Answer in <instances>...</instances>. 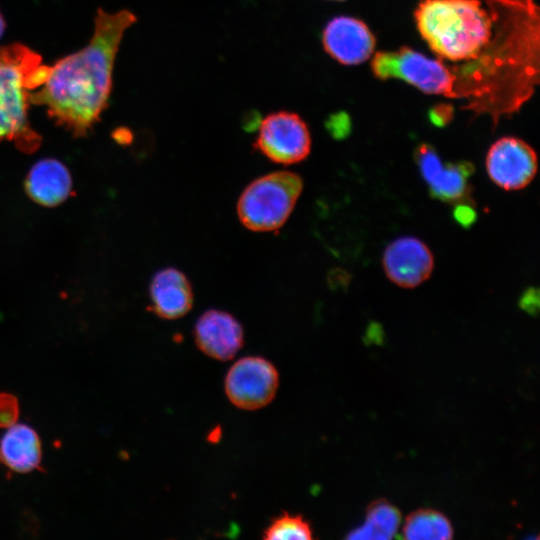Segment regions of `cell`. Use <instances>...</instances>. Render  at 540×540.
I'll use <instances>...</instances> for the list:
<instances>
[{
	"label": "cell",
	"instance_id": "obj_24",
	"mask_svg": "<svg viewBox=\"0 0 540 540\" xmlns=\"http://www.w3.org/2000/svg\"><path fill=\"white\" fill-rule=\"evenodd\" d=\"M329 132L338 139L344 138L350 131V123L347 116L335 115L327 124Z\"/></svg>",
	"mask_w": 540,
	"mask_h": 540
},
{
	"label": "cell",
	"instance_id": "obj_8",
	"mask_svg": "<svg viewBox=\"0 0 540 540\" xmlns=\"http://www.w3.org/2000/svg\"><path fill=\"white\" fill-rule=\"evenodd\" d=\"M279 387V373L269 360L246 356L228 370L224 389L230 402L242 410H258L267 406Z\"/></svg>",
	"mask_w": 540,
	"mask_h": 540
},
{
	"label": "cell",
	"instance_id": "obj_1",
	"mask_svg": "<svg viewBox=\"0 0 540 540\" xmlns=\"http://www.w3.org/2000/svg\"><path fill=\"white\" fill-rule=\"evenodd\" d=\"M494 13L490 42L473 60L449 65L452 99L493 125L516 113L539 82V9L534 0H485Z\"/></svg>",
	"mask_w": 540,
	"mask_h": 540
},
{
	"label": "cell",
	"instance_id": "obj_26",
	"mask_svg": "<svg viewBox=\"0 0 540 540\" xmlns=\"http://www.w3.org/2000/svg\"><path fill=\"white\" fill-rule=\"evenodd\" d=\"M5 27H6L5 20H4L2 14H1V11H0V39H1V37H2V35L4 33V31H5Z\"/></svg>",
	"mask_w": 540,
	"mask_h": 540
},
{
	"label": "cell",
	"instance_id": "obj_16",
	"mask_svg": "<svg viewBox=\"0 0 540 540\" xmlns=\"http://www.w3.org/2000/svg\"><path fill=\"white\" fill-rule=\"evenodd\" d=\"M72 186L68 169L55 159H42L29 171L25 187L38 204L55 206L63 202Z\"/></svg>",
	"mask_w": 540,
	"mask_h": 540
},
{
	"label": "cell",
	"instance_id": "obj_6",
	"mask_svg": "<svg viewBox=\"0 0 540 540\" xmlns=\"http://www.w3.org/2000/svg\"><path fill=\"white\" fill-rule=\"evenodd\" d=\"M373 74L381 79H401L426 94L451 98L452 74L448 64L403 46L396 51H380L371 61Z\"/></svg>",
	"mask_w": 540,
	"mask_h": 540
},
{
	"label": "cell",
	"instance_id": "obj_23",
	"mask_svg": "<svg viewBox=\"0 0 540 540\" xmlns=\"http://www.w3.org/2000/svg\"><path fill=\"white\" fill-rule=\"evenodd\" d=\"M453 107L447 104L435 106L429 113L430 121L438 127H444L449 124L453 116Z\"/></svg>",
	"mask_w": 540,
	"mask_h": 540
},
{
	"label": "cell",
	"instance_id": "obj_14",
	"mask_svg": "<svg viewBox=\"0 0 540 540\" xmlns=\"http://www.w3.org/2000/svg\"><path fill=\"white\" fill-rule=\"evenodd\" d=\"M152 309L159 317L175 320L187 314L193 305V289L187 276L169 267L159 270L150 283Z\"/></svg>",
	"mask_w": 540,
	"mask_h": 540
},
{
	"label": "cell",
	"instance_id": "obj_9",
	"mask_svg": "<svg viewBox=\"0 0 540 540\" xmlns=\"http://www.w3.org/2000/svg\"><path fill=\"white\" fill-rule=\"evenodd\" d=\"M485 166L488 176L498 187L507 191L520 190L528 186L537 173V154L524 140L505 136L491 145Z\"/></svg>",
	"mask_w": 540,
	"mask_h": 540
},
{
	"label": "cell",
	"instance_id": "obj_3",
	"mask_svg": "<svg viewBox=\"0 0 540 540\" xmlns=\"http://www.w3.org/2000/svg\"><path fill=\"white\" fill-rule=\"evenodd\" d=\"M414 17L429 48L447 62L475 59L494 33V13L485 0H422Z\"/></svg>",
	"mask_w": 540,
	"mask_h": 540
},
{
	"label": "cell",
	"instance_id": "obj_11",
	"mask_svg": "<svg viewBox=\"0 0 540 540\" xmlns=\"http://www.w3.org/2000/svg\"><path fill=\"white\" fill-rule=\"evenodd\" d=\"M382 265L391 282L411 289L430 277L434 268V257L423 241L405 236L395 239L385 248Z\"/></svg>",
	"mask_w": 540,
	"mask_h": 540
},
{
	"label": "cell",
	"instance_id": "obj_7",
	"mask_svg": "<svg viewBox=\"0 0 540 540\" xmlns=\"http://www.w3.org/2000/svg\"><path fill=\"white\" fill-rule=\"evenodd\" d=\"M254 147L274 163L295 164L309 155L311 135L297 113L275 111L261 121Z\"/></svg>",
	"mask_w": 540,
	"mask_h": 540
},
{
	"label": "cell",
	"instance_id": "obj_2",
	"mask_svg": "<svg viewBox=\"0 0 540 540\" xmlns=\"http://www.w3.org/2000/svg\"><path fill=\"white\" fill-rule=\"evenodd\" d=\"M136 20L128 10L99 9L89 43L50 67L42 88L29 93L30 103L45 106L56 124L74 136L86 135L108 105L116 54Z\"/></svg>",
	"mask_w": 540,
	"mask_h": 540
},
{
	"label": "cell",
	"instance_id": "obj_21",
	"mask_svg": "<svg viewBox=\"0 0 540 540\" xmlns=\"http://www.w3.org/2000/svg\"><path fill=\"white\" fill-rule=\"evenodd\" d=\"M453 218L463 228L471 227L477 219L473 200L468 199L454 204Z\"/></svg>",
	"mask_w": 540,
	"mask_h": 540
},
{
	"label": "cell",
	"instance_id": "obj_27",
	"mask_svg": "<svg viewBox=\"0 0 540 540\" xmlns=\"http://www.w3.org/2000/svg\"><path fill=\"white\" fill-rule=\"evenodd\" d=\"M333 1H344V0H333Z\"/></svg>",
	"mask_w": 540,
	"mask_h": 540
},
{
	"label": "cell",
	"instance_id": "obj_12",
	"mask_svg": "<svg viewBox=\"0 0 540 540\" xmlns=\"http://www.w3.org/2000/svg\"><path fill=\"white\" fill-rule=\"evenodd\" d=\"M322 44L337 62L357 65L371 57L376 40L363 21L350 16H337L325 25Z\"/></svg>",
	"mask_w": 540,
	"mask_h": 540
},
{
	"label": "cell",
	"instance_id": "obj_5",
	"mask_svg": "<svg viewBox=\"0 0 540 540\" xmlns=\"http://www.w3.org/2000/svg\"><path fill=\"white\" fill-rule=\"evenodd\" d=\"M303 189L302 178L294 172L276 171L249 183L237 202L241 223L256 232L274 231L290 216Z\"/></svg>",
	"mask_w": 540,
	"mask_h": 540
},
{
	"label": "cell",
	"instance_id": "obj_13",
	"mask_svg": "<svg viewBox=\"0 0 540 540\" xmlns=\"http://www.w3.org/2000/svg\"><path fill=\"white\" fill-rule=\"evenodd\" d=\"M194 340L205 355L219 360L232 359L244 344L241 323L230 313L209 309L196 321Z\"/></svg>",
	"mask_w": 540,
	"mask_h": 540
},
{
	"label": "cell",
	"instance_id": "obj_15",
	"mask_svg": "<svg viewBox=\"0 0 540 540\" xmlns=\"http://www.w3.org/2000/svg\"><path fill=\"white\" fill-rule=\"evenodd\" d=\"M41 440L26 424H14L0 438V463L12 471L27 473L40 468Z\"/></svg>",
	"mask_w": 540,
	"mask_h": 540
},
{
	"label": "cell",
	"instance_id": "obj_25",
	"mask_svg": "<svg viewBox=\"0 0 540 540\" xmlns=\"http://www.w3.org/2000/svg\"><path fill=\"white\" fill-rule=\"evenodd\" d=\"M350 276L343 270H333L329 276V283L332 287H346L349 283Z\"/></svg>",
	"mask_w": 540,
	"mask_h": 540
},
{
	"label": "cell",
	"instance_id": "obj_4",
	"mask_svg": "<svg viewBox=\"0 0 540 540\" xmlns=\"http://www.w3.org/2000/svg\"><path fill=\"white\" fill-rule=\"evenodd\" d=\"M49 72L50 66L29 47H0V140L12 141L28 153L38 148L41 137L28 120L29 93L45 83Z\"/></svg>",
	"mask_w": 540,
	"mask_h": 540
},
{
	"label": "cell",
	"instance_id": "obj_10",
	"mask_svg": "<svg viewBox=\"0 0 540 540\" xmlns=\"http://www.w3.org/2000/svg\"><path fill=\"white\" fill-rule=\"evenodd\" d=\"M414 159L433 198L448 204L471 199L469 178L475 168L468 161L444 164L436 149L428 143L419 144Z\"/></svg>",
	"mask_w": 540,
	"mask_h": 540
},
{
	"label": "cell",
	"instance_id": "obj_22",
	"mask_svg": "<svg viewBox=\"0 0 540 540\" xmlns=\"http://www.w3.org/2000/svg\"><path fill=\"white\" fill-rule=\"evenodd\" d=\"M521 309L535 315L539 310V290L535 287L527 288L519 299Z\"/></svg>",
	"mask_w": 540,
	"mask_h": 540
},
{
	"label": "cell",
	"instance_id": "obj_19",
	"mask_svg": "<svg viewBox=\"0 0 540 540\" xmlns=\"http://www.w3.org/2000/svg\"><path fill=\"white\" fill-rule=\"evenodd\" d=\"M263 538L268 540H310L313 538L311 525L300 514L294 515L283 511L272 519L263 531Z\"/></svg>",
	"mask_w": 540,
	"mask_h": 540
},
{
	"label": "cell",
	"instance_id": "obj_20",
	"mask_svg": "<svg viewBox=\"0 0 540 540\" xmlns=\"http://www.w3.org/2000/svg\"><path fill=\"white\" fill-rule=\"evenodd\" d=\"M20 414L19 401L10 393H0V428L14 425Z\"/></svg>",
	"mask_w": 540,
	"mask_h": 540
},
{
	"label": "cell",
	"instance_id": "obj_17",
	"mask_svg": "<svg viewBox=\"0 0 540 540\" xmlns=\"http://www.w3.org/2000/svg\"><path fill=\"white\" fill-rule=\"evenodd\" d=\"M401 522L399 510L386 500L373 501L362 525L350 531L348 539L387 540L395 537Z\"/></svg>",
	"mask_w": 540,
	"mask_h": 540
},
{
	"label": "cell",
	"instance_id": "obj_18",
	"mask_svg": "<svg viewBox=\"0 0 540 540\" xmlns=\"http://www.w3.org/2000/svg\"><path fill=\"white\" fill-rule=\"evenodd\" d=\"M402 533L409 540H446L453 537V528L441 512L418 509L405 519Z\"/></svg>",
	"mask_w": 540,
	"mask_h": 540
}]
</instances>
